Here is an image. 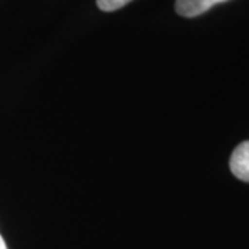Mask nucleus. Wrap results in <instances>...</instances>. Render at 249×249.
I'll use <instances>...</instances> for the list:
<instances>
[{
  "mask_svg": "<svg viewBox=\"0 0 249 249\" xmlns=\"http://www.w3.org/2000/svg\"><path fill=\"white\" fill-rule=\"evenodd\" d=\"M230 169L235 178L249 183V142H242L235 147L230 158Z\"/></svg>",
  "mask_w": 249,
  "mask_h": 249,
  "instance_id": "f257e3e1",
  "label": "nucleus"
},
{
  "mask_svg": "<svg viewBox=\"0 0 249 249\" xmlns=\"http://www.w3.org/2000/svg\"><path fill=\"white\" fill-rule=\"evenodd\" d=\"M224 1H229V0H176L175 9L178 16L193 18L204 14L213 6L219 3H224Z\"/></svg>",
  "mask_w": 249,
  "mask_h": 249,
  "instance_id": "f03ea898",
  "label": "nucleus"
},
{
  "mask_svg": "<svg viewBox=\"0 0 249 249\" xmlns=\"http://www.w3.org/2000/svg\"><path fill=\"white\" fill-rule=\"evenodd\" d=\"M0 249H9L7 248V245H6V242L3 240V237L0 235Z\"/></svg>",
  "mask_w": 249,
  "mask_h": 249,
  "instance_id": "20e7f679",
  "label": "nucleus"
},
{
  "mask_svg": "<svg viewBox=\"0 0 249 249\" xmlns=\"http://www.w3.org/2000/svg\"><path fill=\"white\" fill-rule=\"evenodd\" d=\"M132 0H97L98 9L103 11H115L126 6Z\"/></svg>",
  "mask_w": 249,
  "mask_h": 249,
  "instance_id": "7ed1b4c3",
  "label": "nucleus"
}]
</instances>
